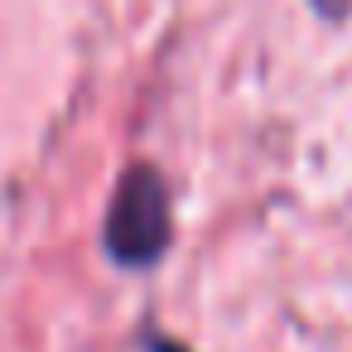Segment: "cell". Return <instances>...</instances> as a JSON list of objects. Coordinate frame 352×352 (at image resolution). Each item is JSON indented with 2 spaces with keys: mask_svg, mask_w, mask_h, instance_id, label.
Returning a JSON list of instances; mask_svg holds the SVG:
<instances>
[{
  "mask_svg": "<svg viewBox=\"0 0 352 352\" xmlns=\"http://www.w3.org/2000/svg\"><path fill=\"white\" fill-rule=\"evenodd\" d=\"M107 251L131 270H145L169 251V188L160 169L131 164L121 174L107 208Z\"/></svg>",
  "mask_w": 352,
  "mask_h": 352,
  "instance_id": "obj_1",
  "label": "cell"
}]
</instances>
